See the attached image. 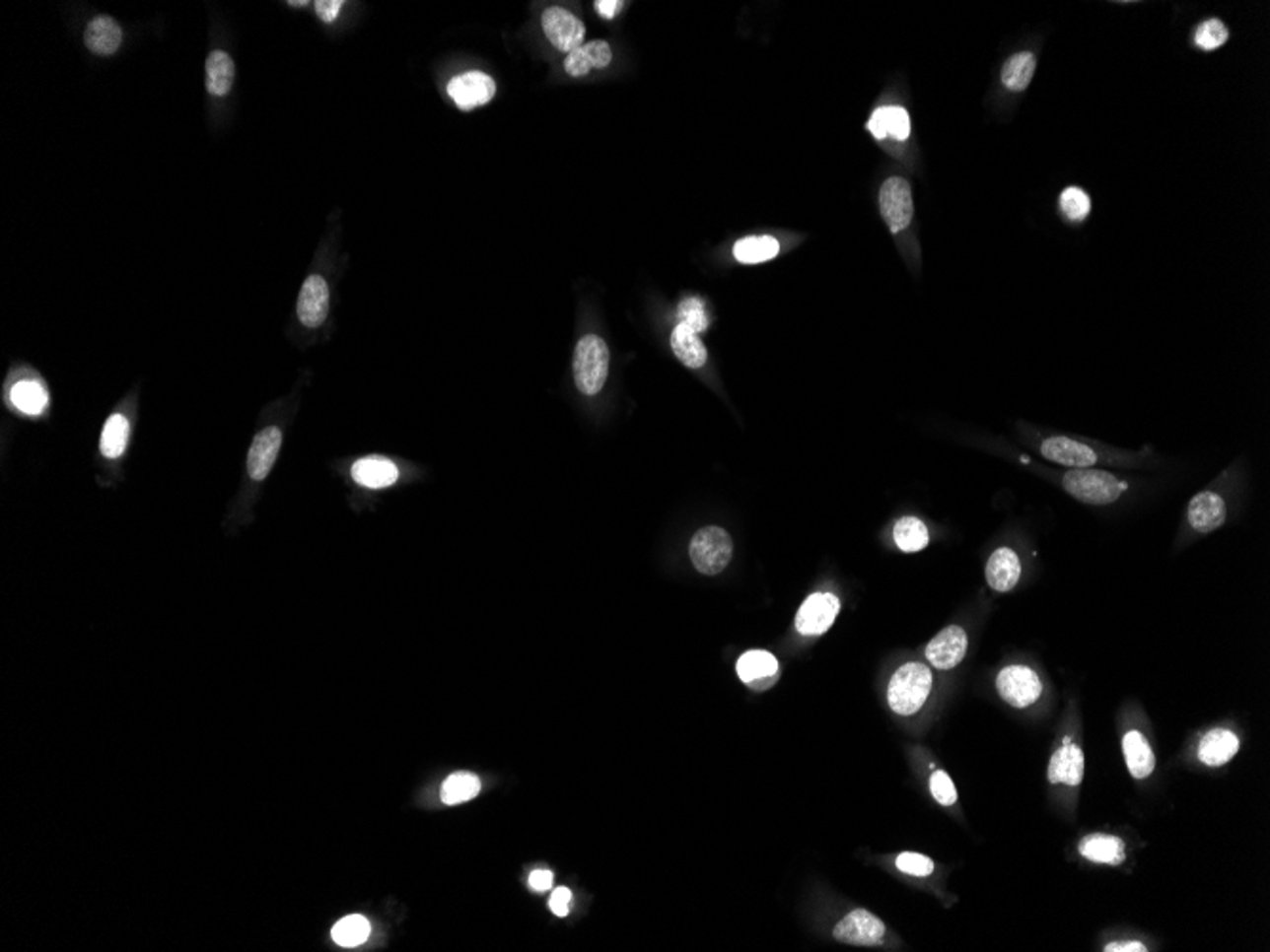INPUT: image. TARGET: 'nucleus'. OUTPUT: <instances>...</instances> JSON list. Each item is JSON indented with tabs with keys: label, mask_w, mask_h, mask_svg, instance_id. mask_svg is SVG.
<instances>
[{
	"label": "nucleus",
	"mask_w": 1270,
	"mask_h": 952,
	"mask_svg": "<svg viewBox=\"0 0 1270 952\" xmlns=\"http://www.w3.org/2000/svg\"><path fill=\"white\" fill-rule=\"evenodd\" d=\"M1240 479L1238 464H1233L1192 497L1187 504L1185 523L1194 534H1210L1227 523L1231 495L1238 493Z\"/></svg>",
	"instance_id": "nucleus-2"
},
{
	"label": "nucleus",
	"mask_w": 1270,
	"mask_h": 952,
	"mask_svg": "<svg viewBox=\"0 0 1270 952\" xmlns=\"http://www.w3.org/2000/svg\"><path fill=\"white\" fill-rule=\"evenodd\" d=\"M235 82V61L227 52H212L206 59V88L215 98H225Z\"/></svg>",
	"instance_id": "nucleus-28"
},
{
	"label": "nucleus",
	"mask_w": 1270,
	"mask_h": 952,
	"mask_svg": "<svg viewBox=\"0 0 1270 952\" xmlns=\"http://www.w3.org/2000/svg\"><path fill=\"white\" fill-rule=\"evenodd\" d=\"M481 791L479 778L470 772H457L450 776L442 785V800L446 804H460L476 798Z\"/></svg>",
	"instance_id": "nucleus-33"
},
{
	"label": "nucleus",
	"mask_w": 1270,
	"mask_h": 952,
	"mask_svg": "<svg viewBox=\"0 0 1270 952\" xmlns=\"http://www.w3.org/2000/svg\"><path fill=\"white\" fill-rule=\"evenodd\" d=\"M571 901H573L571 890H569V888H565V886H561V888H556V890H554V894H552V898H550V909H552V913H554L556 917H567V915H569V909H571Z\"/></svg>",
	"instance_id": "nucleus-40"
},
{
	"label": "nucleus",
	"mask_w": 1270,
	"mask_h": 952,
	"mask_svg": "<svg viewBox=\"0 0 1270 952\" xmlns=\"http://www.w3.org/2000/svg\"><path fill=\"white\" fill-rule=\"evenodd\" d=\"M968 650V635L960 626L942 630L927 645L925 656L928 663L940 671H950L964 660Z\"/></svg>",
	"instance_id": "nucleus-13"
},
{
	"label": "nucleus",
	"mask_w": 1270,
	"mask_h": 952,
	"mask_svg": "<svg viewBox=\"0 0 1270 952\" xmlns=\"http://www.w3.org/2000/svg\"><path fill=\"white\" fill-rule=\"evenodd\" d=\"M780 253V243L772 237H747L735 243L733 255L741 265H757L774 259Z\"/></svg>",
	"instance_id": "nucleus-29"
},
{
	"label": "nucleus",
	"mask_w": 1270,
	"mask_h": 952,
	"mask_svg": "<svg viewBox=\"0 0 1270 952\" xmlns=\"http://www.w3.org/2000/svg\"><path fill=\"white\" fill-rule=\"evenodd\" d=\"M833 937L847 945L877 947V945H882L884 924L872 913L864 909H856L835 926Z\"/></svg>",
	"instance_id": "nucleus-12"
},
{
	"label": "nucleus",
	"mask_w": 1270,
	"mask_h": 952,
	"mask_svg": "<svg viewBox=\"0 0 1270 952\" xmlns=\"http://www.w3.org/2000/svg\"><path fill=\"white\" fill-rule=\"evenodd\" d=\"M930 793L942 806H952L956 802V789L952 778L944 770H936L930 778Z\"/></svg>",
	"instance_id": "nucleus-38"
},
{
	"label": "nucleus",
	"mask_w": 1270,
	"mask_h": 952,
	"mask_svg": "<svg viewBox=\"0 0 1270 952\" xmlns=\"http://www.w3.org/2000/svg\"><path fill=\"white\" fill-rule=\"evenodd\" d=\"M985 578L989 587L999 593L1012 591L1022 578L1020 556L1012 548H999L987 561Z\"/></svg>",
	"instance_id": "nucleus-18"
},
{
	"label": "nucleus",
	"mask_w": 1270,
	"mask_h": 952,
	"mask_svg": "<svg viewBox=\"0 0 1270 952\" xmlns=\"http://www.w3.org/2000/svg\"><path fill=\"white\" fill-rule=\"evenodd\" d=\"M1083 778H1085V753L1077 743L1071 741V738H1063L1061 747L1050 759L1048 780L1054 785L1065 783L1069 787H1077L1081 785Z\"/></svg>",
	"instance_id": "nucleus-15"
},
{
	"label": "nucleus",
	"mask_w": 1270,
	"mask_h": 952,
	"mask_svg": "<svg viewBox=\"0 0 1270 952\" xmlns=\"http://www.w3.org/2000/svg\"><path fill=\"white\" fill-rule=\"evenodd\" d=\"M352 477L356 483L370 489H385L397 481V468L394 462L383 456L362 458L352 466Z\"/></svg>",
	"instance_id": "nucleus-25"
},
{
	"label": "nucleus",
	"mask_w": 1270,
	"mask_h": 952,
	"mask_svg": "<svg viewBox=\"0 0 1270 952\" xmlns=\"http://www.w3.org/2000/svg\"><path fill=\"white\" fill-rule=\"evenodd\" d=\"M896 867L901 873L913 874V876H928L934 871L932 859L923 855V853H913V851H903L896 859Z\"/></svg>",
	"instance_id": "nucleus-39"
},
{
	"label": "nucleus",
	"mask_w": 1270,
	"mask_h": 952,
	"mask_svg": "<svg viewBox=\"0 0 1270 952\" xmlns=\"http://www.w3.org/2000/svg\"><path fill=\"white\" fill-rule=\"evenodd\" d=\"M1059 487L1077 503L1105 508L1132 491V481L1105 468H1065Z\"/></svg>",
	"instance_id": "nucleus-3"
},
{
	"label": "nucleus",
	"mask_w": 1270,
	"mask_h": 952,
	"mask_svg": "<svg viewBox=\"0 0 1270 952\" xmlns=\"http://www.w3.org/2000/svg\"><path fill=\"white\" fill-rule=\"evenodd\" d=\"M1105 952H1145V945L1139 941H1114L1105 945Z\"/></svg>",
	"instance_id": "nucleus-44"
},
{
	"label": "nucleus",
	"mask_w": 1270,
	"mask_h": 952,
	"mask_svg": "<svg viewBox=\"0 0 1270 952\" xmlns=\"http://www.w3.org/2000/svg\"><path fill=\"white\" fill-rule=\"evenodd\" d=\"M1079 851L1088 861L1103 865H1120L1126 859L1124 841L1105 833H1094L1085 837L1079 845Z\"/></svg>",
	"instance_id": "nucleus-23"
},
{
	"label": "nucleus",
	"mask_w": 1270,
	"mask_h": 952,
	"mask_svg": "<svg viewBox=\"0 0 1270 952\" xmlns=\"http://www.w3.org/2000/svg\"><path fill=\"white\" fill-rule=\"evenodd\" d=\"M552 884H554V874L550 873V871L538 869V871L530 873L529 886L534 892H546V890L552 888Z\"/></svg>",
	"instance_id": "nucleus-42"
},
{
	"label": "nucleus",
	"mask_w": 1270,
	"mask_h": 952,
	"mask_svg": "<svg viewBox=\"0 0 1270 952\" xmlns=\"http://www.w3.org/2000/svg\"><path fill=\"white\" fill-rule=\"evenodd\" d=\"M540 26H542L546 38L550 40V44L559 52H575L577 48H581L584 44L586 27L567 8H561V6L546 8L542 12Z\"/></svg>",
	"instance_id": "nucleus-9"
},
{
	"label": "nucleus",
	"mask_w": 1270,
	"mask_h": 952,
	"mask_svg": "<svg viewBox=\"0 0 1270 952\" xmlns=\"http://www.w3.org/2000/svg\"><path fill=\"white\" fill-rule=\"evenodd\" d=\"M329 314V288L321 276H309L299 293L297 316L305 327H319Z\"/></svg>",
	"instance_id": "nucleus-14"
},
{
	"label": "nucleus",
	"mask_w": 1270,
	"mask_h": 952,
	"mask_svg": "<svg viewBox=\"0 0 1270 952\" xmlns=\"http://www.w3.org/2000/svg\"><path fill=\"white\" fill-rule=\"evenodd\" d=\"M1122 749H1124V757H1126V767H1128L1130 774L1136 780H1145V778H1149L1153 774L1157 759H1155L1151 743L1147 741V738L1141 732H1138V730L1128 732L1124 736V740H1122Z\"/></svg>",
	"instance_id": "nucleus-26"
},
{
	"label": "nucleus",
	"mask_w": 1270,
	"mask_h": 952,
	"mask_svg": "<svg viewBox=\"0 0 1270 952\" xmlns=\"http://www.w3.org/2000/svg\"><path fill=\"white\" fill-rule=\"evenodd\" d=\"M343 0H318L317 4H315L318 18H319L323 24H333V22L337 20V16H339V12H341V8H343Z\"/></svg>",
	"instance_id": "nucleus-41"
},
{
	"label": "nucleus",
	"mask_w": 1270,
	"mask_h": 952,
	"mask_svg": "<svg viewBox=\"0 0 1270 952\" xmlns=\"http://www.w3.org/2000/svg\"><path fill=\"white\" fill-rule=\"evenodd\" d=\"M670 344H671V350H673L675 358L683 366H687L688 370H700V368L706 366V362H708L706 346L700 341L698 333L692 331L687 325H683V323L675 325Z\"/></svg>",
	"instance_id": "nucleus-24"
},
{
	"label": "nucleus",
	"mask_w": 1270,
	"mask_h": 952,
	"mask_svg": "<svg viewBox=\"0 0 1270 952\" xmlns=\"http://www.w3.org/2000/svg\"><path fill=\"white\" fill-rule=\"evenodd\" d=\"M1020 440L1027 449L1046 462L1063 468H1118V470H1151L1159 462L1155 450L1118 449L1099 442L1058 432H1044L1034 426L1020 424Z\"/></svg>",
	"instance_id": "nucleus-1"
},
{
	"label": "nucleus",
	"mask_w": 1270,
	"mask_h": 952,
	"mask_svg": "<svg viewBox=\"0 0 1270 952\" xmlns=\"http://www.w3.org/2000/svg\"><path fill=\"white\" fill-rule=\"evenodd\" d=\"M370 931L371 926L368 918H364L362 915H350V917L341 918L333 926L331 937L339 947L352 949V947H360L362 943H366L368 937H370Z\"/></svg>",
	"instance_id": "nucleus-32"
},
{
	"label": "nucleus",
	"mask_w": 1270,
	"mask_h": 952,
	"mask_svg": "<svg viewBox=\"0 0 1270 952\" xmlns=\"http://www.w3.org/2000/svg\"><path fill=\"white\" fill-rule=\"evenodd\" d=\"M1059 212L1071 223H1083L1092 212V200L1081 186H1067L1059 194Z\"/></svg>",
	"instance_id": "nucleus-36"
},
{
	"label": "nucleus",
	"mask_w": 1270,
	"mask_h": 952,
	"mask_svg": "<svg viewBox=\"0 0 1270 952\" xmlns=\"http://www.w3.org/2000/svg\"><path fill=\"white\" fill-rule=\"evenodd\" d=\"M841 610V601L833 593L811 595L795 616V628L801 635L816 637L825 634Z\"/></svg>",
	"instance_id": "nucleus-11"
},
{
	"label": "nucleus",
	"mask_w": 1270,
	"mask_h": 952,
	"mask_svg": "<svg viewBox=\"0 0 1270 952\" xmlns=\"http://www.w3.org/2000/svg\"><path fill=\"white\" fill-rule=\"evenodd\" d=\"M879 210L892 235L903 233L913 221V192L907 179L892 175L879 190Z\"/></svg>",
	"instance_id": "nucleus-8"
},
{
	"label": "nucleus",
	"mask_w": 1270,
	"mask_h": 952,
	"mask_svg": "<svg viewBox=\"0 0 1270 952\" xmlns=\"http://www.w3.org/2000/svg\"><path fill=\"white\" fill-rule=\"evenodd\" d=\"M288 4H290V6H295V8H299V6H307V2H305V0H303V2H288Z\"/></svg>",
	"instance_id": "nucleus-45"
},
{
	"label": "nucleus",
	"mask_w": 1270,
	"mask_h": 952,
	"mask_svg": "<svg viewBox=\"0 0 1270 952\" xmlns=\"http://www.w3.org/2000/svg\"><path fill=\"white\" fill-rule=\"evenodd\" d=\"M868 132L872 133L877 141H882L888 137L896 141H905L911 135L909 112L898 105L879 106L875 108L868 122Z\"/></svg>",
	"instance_id": "nucleus-19"
},
{
	"label": "nucleus",
	"mask_w": 1270,
	"mask_h": 952,
	"mask_svg": "<svg viewBox=\"0 0 1270 952\" xmlns=\"http://www.w3.org/2000/svg\"><path fill=\"white\" fill-rule=\"evenodd\" d=\"M892 536H894L896 546L905 554H915V552L925 550L928 546V540H930L927 525L921 519L909 517V515L896 521Z\"/></svg>",
	"instance_id": "nucleus-30"
},
{
	"label": "nucleus",
	"mask_w": 1270,
	"mask_h": 952,
	"mask_svg": "<svg viewBox=\"0 0 1270 952\" xmlns=\"http://www.w3.org/2000/svg\"><path fill=\"white\" fill-rule=\"evenodd\" d=\"M575 384L586 396H596L603 390L609 376V348L598 335L583 337L573 360Z\"/></svg>",
	"instance_id": "nucleus-5"
},
{
	"label": "nucleus",
	"mask_w": 1270,
	"mask_h": 952,
	"mask_svg": "<svg viewBox=\"0 0 1270 952\" xmlns=\"http://www.w3.org/2000/svg\"><path fill=\"white\" fill-rule=\"evenodd\" d=\"M679 319H681L679 323L687 325V327H690V329H692V331H696V333L706 331V329H708V325H710V319L706 316L704 303H702L700 299H696V297H688L685 301H681V305H679Z\"/></svg>",
	"instance_id": "nucleus-37"
},
{
	"label": "nucleus",
	"mask_w": 1270,
	"mask_h": 952,
	"mask_svg": "<svg viewBox=\"0 0 1270 952\" xmlns=\"http://www.w3.org/2000/svg\"><path fill=\"white\" fill-rule=\"evenodd\" d=\"M280 445H282V432L276 426L266 428L259 436H255L247 454V474L253 481H263L270 474Z\"/></svg>",
	"instance_id": "nucleus-16"
},
{
	"label": "nucleus",
	"mask_w": 1270,
	"mask_h": 952,
	"mask_svg": "<svg viewBox=\"0 0 1270 952\" xmlns=\"http://www.w3.org/2000/svg\"><path fill=\"white\" fill-rule=\"evenodd\" d=\"M448 94L460 110H474L477 106L487 105L495 98L497 84L487 73L468 71L451 79Z\"/></svg>",
	"instance_id": "nucleus-10"
},
{
	"label": "nucleus",
	"mask_w": 1270,
	"mask_h": 952,
	"mask_svg": "<svg viewBox=\"0 0 1270 952\" xmlns=\"http://www.w3.org/2000/svg\"><path fill=\"white\" fill-rule=\"evenodd\" d=\"M737 669H739V677L745 685L765 688L774 681L778 673V660L765 650H749L741 654Z\"/></svg>",
	"instance_id": "nucleus-22"
},
{
	"label": "nucleus",
	"mask_w": 1270,
	"mask_h": 952,
	"mask_svg": "<svg viewBox=\"0 0 1270 952\" xmlns=\"http://www.w3.org/2000/svg\"><path fill=\"white\" fill-rule=\"evenodd\" d=\"M594 6H596V12H598L601 18H605V20H614V18H616V14L622 10L624 2H620V0H598Z\"/></svg>",
	"instance_id": "nucleus-43"
},
{
	"label": "nucleus",
	"mask_w": 1270,
	"mask_h": 952,
	"mask_svg": "<svg viewBox=\"0 0 1270 952\" xmlns=\"http://www.w3.org/2000/svg\"><path fill=\"white\" fill-rule=\"evenodd\" d=\"M10 401L26 415H40L48 407V394L40 382L22 380L12 388Z\"/></svg>",
	"instance_id": "nucleus-31"
},
{
	"label": "nucleus",
	"mask_w": 1270,
	"mask_h": 952,
	"mask_svg": "<svg viewBox=\"0 0 1270 952\" xmlns=\"http://www.w3.org/2000/svg\"><path fill=\"white\" fill-rule=\"evenodd\" d=\"M84 44L96 55H112L122 44V29L112 18L98 16L84 31Z\"/></svg>",
	"instance_id": "nucleus-21"
},
{
	"label": "nucleus",
	"mask_w": 1270,
	"mask_h": 952,
	"mask_svg": "<svg viewBox=\"0 0 1270 952\" xmlns=\"http://www.w3.org/2000/svg\"><path fill=\"white\" fill-rule=\"evenodd\" d=\"M1240 749L1236 734L1225 728L1210 730L1198 745V759L1206 767H1223L1235 759Z\"/></svg>",
	"instance_id": "nucleus-20"
},
{
	"label": "nucleus",
	"mask_w": 1270,
	"mask_h": 952,
	"mask_svg": "<svg viewBox=\"0 0 1270 952\" xmlns=\"http://www.w3.org/2000/svg\"><path fill=\"white\" fill-rule=\"evenodd\" d=\"M1229 36H1231L1229 27L1218 18H1210L1200 26H1196L1192 40H1194V46L1200 48L1202 52H1214L1227 44Z\"/></svg>",
	"instance_id": "nucleus-35"
},
{
	"label": "nucleus",
	"mask_w": 1270,
	"mask_h": 952,
	"mask_svg": "<svg viewBox=\"0 0 1270 952\" xmlns=\"http://www.w3.org/2000/svg\"><path fill=\"white\" fill-rule=\"evenodd\" d=\"M128 436H130V424L126 421L124 415H112L106 421L104 434H102V452L106 458H118L128 445Z\"/></svg>",
	"instance_id": "nucleus-34"
},
{
	"label": "nucleus",
	"mask_w": 1270,
	"mask_h": 952,
	"mask_svg": "<svg viewBox=\"0 0 1270 952\" xmlns=\"http://www.w3.org/2000/svg\"><path fill=\"white\" fill-rule=\"evenodd\" d=\"M612 61V50L607 40H590L584 42L575 52L565 57V73L573 79H581L596 69H605Z\"/></svg>",
	"instance_id": "nucleus-17"
},
{
	"label": "nucleus",
	"mask_w": 1270,
	"mask_h": 952,
	"mask_svg": "<svg viewBox=\"0 0 1270 952\" xmlns=\"http://www.w3.org/2000/svg\"><path fill=\"white\" fill-rule=\"evenodd\" d=\"M690 561L698 573L714 577L727 569L733 559V540L721 527H704L690 540Z\"/></svg>",
	"instance_id": "nucleus-6"
},
{
	"label": "nucleus",
	"mask_w": 1270,
	"mask_h": 952,
	"mask_svg": "<svg viewBox=\"0 0 1270 952\" xmlns=\"http://www.w3.org/2000/svg\"><path fill=\"white\" fill-rule=\"evenodd\" d=\"M997 692L1008 706L1023 710L1040 700L1042 681L1029 665L1012 663L999 671Z\"/></svg>",
	"instance_id": "nucleus-7"
},
{
	"label": "nucleus",
	"mask_w": 1270,
	"mask_h": 952,
	"mask_svg": "<svg viewBox=\"0 0 1270 952\" xmlns=\"http://www.w3.org/2000/svg\"><path fill=\"white\" fill-rule=\"evenodd\" d=\"M932 690V671L921 661L903 663L888 683V706L901 716L915 714L925 704Z\"/></svg>",
	"instance_id": "nucleus-4"
},
{
	"label": "nucleus",
	"mask_w": 1270,
	"mask_h": 952,
	"mask_svg": "<svg viewBox=\"0 0 1270 952\" xmlns=\"http://www.w3.org/2000/svg\"><path fill=\"white\" fill-rule=\"evenodd\" d=\"M1036 71V55L1018 52L1010 55L1001 69V82L1008 92L1022 94L1029 88Z\"/></svg>",
	"instance_id": "nucleus-27"
}]
</instances>
